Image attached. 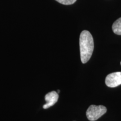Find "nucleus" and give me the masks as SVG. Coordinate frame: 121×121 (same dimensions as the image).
<instances>
[{"label":"nucleus","instance_id":"nucleus-1","mask_svg":"<svg viewBox=\"0 0 121 121\" xmlns=\"http://www.w3.org/2000/svg\"><path fill=\"white\" fill-rule=\"evenodd\" d=\"M80 58L82 63L89 61L94 51V40L91 33L87 30H84L80 36Z\"/></svg>","mask_w":121,"mask_h":121},{"label":"nucleus","instance_id":"nucleus-5","mask_svg":"<svg viewBox=\"0 0 121 121\" xmlns=\"http://www.w3.org/2000/svg\"><path fill=\"white\" fill-rule=\"evenodd\" d=\"M112 30L115 34L121 35V17L119 18L113 23L112 25Z\"/></svg>","mask_w":121,"mask_h":121},{"label":"nucleus","instance_id":"nucleus-4","mask_svg":"<svg viewBox=\"0 0 121 121\" xmlns=\"http://www.w3.org/2000/svg\"><path fill=\"white\" fill-rule=\"evenodd\" d=\"M58 98V94L55 91H52L47 94L45 95V100L46 101V103L43 106V108L45 109H47L54 105L57 102Z\"/></svg>","mask_w":121,"mask_h":121},{"label":"nucleus","instance_id":"nucleus-6","mask_svg":"<svg viewBox=\"0 0 121 121\" xmlns=\"http://www.w3.org/2000/svg\"><path fill=\"white\" fill-rule=\"evenodd\" d=\"M56 1L65 5H69L74 4L76 0H56Z\"/></svg>","mask_w":121,"mask_h":121},{"label":"nucleus","instance_id":"nucleus-7","mask_svg":"<svg viewBox=\"0 0 121 121\" xmlns=\"http://www.w3.org/2000/svg\"><path fill=\"white\" fill-rule=\"evenodd\" d=\"M57 91H58V92H57V93H58V94H59V93H60V90H57Z\"/></svg>","mask_w":121,"mask_h":121},{"label":"nucleus","instance_id":"nucleus-3","mask_svg":"<svg viewBox=\"0 0 121 121\" xmlns=\"http://www.w3.org/2000/svg\"><path fill=\"white\" fill-rule=\"evenodd\" d=\"M105 84L109 87H115L121 85V72L109 74L105 78Z\"/></svg>","mask_w":121,"mask_h":121},{"label":"nucleus","instance_id":"nucleus-8","mask_svg":"<svg viewBox=\"0 0 121 121\" xmlns=\"http://www.w3.org/2000/svg\"></svg>","mask_w":121,"mask_h":121},{"label":"nucleus","instance_id":"nucleus-2","mask_svg":"<svg viewBox=\"0 0 121 121\" xmlns=\"http://www.w3.org/2000/svg\"><path fill=\"white\" fill-rule=\"evenodd\" d=\"M107 108L103 105H91L86 112L87 119L90 121H95L100 118L107 112Z\"/></svg>","mask_w":121,"mask_h":121}]
</instances>
